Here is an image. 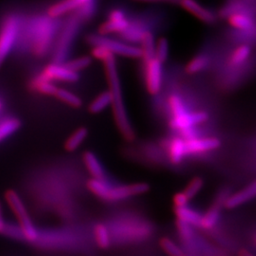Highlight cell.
<instances>
[{"instance_id": "obj_35", "label": "cell", "mask_w": 256, "mask_h": 256, "mask_svg": "<svg viewBox=\"0 0 256 256\" xmlns=\"http://www.w3.org/2000/svg\"><path fill=\"white\" fill-rule=\"evenodd\" d=\"M204 186V180L202 178H194L190 183L187 185V187L184 190V194L187 196L189 200L194 198L200 192L202 191Z\"/></svg>"}, {"instance_id": "obj_27", "label": "cell", "mask_w": 256, "mask_h": 256, "mask_svg": "<svg viewBox=\"0 0 256 256\" xmlns=\"http://www.w3.org/2000/svg\"><path fill=\"white\" fill-rule=\"evenodd\" d=\"M55 98H57L59 101L63 102L66 104L74 108H80L82 106V102L80 97H78L76 94L72 93L64 88H59L55 93Z\"/></svg>"}, {"instance_id": "obj_20", "label": "cell", "mask_w": 256, "mask_h": 256, "mask_svg": "<svg viewBox=\"0 0 256 256\" xmlns=\"http://www.w3.org/2000/svg\"><path fill=\"white\" fill-rule=\"evenodd\" d=\"M140 44L142 46L140 48L142 52V58L144 59V62L155 58L156 42L155 36L151 32L147 30L146 32L144 34Z\"/></svg>"}, {"instance_id": "obj_36", "label": "cell", "mask_w": 256, "mask_h": 256, "mask_svg": "<svg viewBox=\"0 0 256 256\" xmlns=\"http://www.w3.org/2000/svg\"><path fill=\"white\" fill-rule=\"evenodd\" d=\"M169 106L173 113V117H178L188 112L182 99L180 96L174 94L170 96L169 98Z\"/></svg>"}, {"instance_id": "obj_3", "label": "cell", "mask_w": 256, "mask_h": 256, "mask_svg": "<svg viewBox=\"0 0 256 256\" xmlns=\"http://www.w3.org/2000/svg\"><path fill=\"white\" fill-rule=\"evenodd\" d=\"M5 198L9 204L10 210H12L16 218H18V226L24 234L25 241L30 243L36 242L39 234L18 194L14 190H8L5 194Z\"/></svg>"}, {"instance_id": "obj_22", "label": "cell", "mask_w": 256, "mask_h": 256, "mask_svg": "<svg viewBox=\"0 0 256 256\" xmlns=\"http://www.w3.org/2000/svg\"><path fill=\"white\" fill-rule=\"evenodd\" d=\"M220 212H221V206L214 203L212 208H210L208 212L202 216L200 228L204 230L214 229L220 221Z\"/></svg>"}, {"instance_id": "obj_29", "label": "cell", "mask_w": 256, "mask_h": 256, "mask_svg": "<svg viewBox=\"0 0 256 256\" xmlns=\"http://www.w3.org/2000/svg\"><path fill=\"white\" fill-rule=\"evenodd\" d=\"M94 234H95L96 242L99 247L102 250H106L110 247L111 238H110V232L104 224H98L95 227Z\"/></svg>"}, {"instance_id": "obj_10", "label": "cell", "mask_w": 256, "mask_h": 256, "mask_svg": "<svg viewBox=\"0 0 256 256\" xmlns=\"http://www.w3.org/2000/svg\"><path fill=\"white\" fill-rule=\"evenodd\" d=\"M209 120V115L207 112L198 111L190 113L187 112L178 117H173L170 122V126L174 130L182 131L186 128H194L200 124H203Z\"/></svg>"}, {"instance_id": "obj_13", "label": "cell", "mask_w": 256, "mask_h": 256, "mask_svg": "<svg viewBox=\"0 0 256 256\" xmlns=\"http://www.w3.org/2000/svg\"><path fill=\"white\" fill-rule=\"evenodd\" d=\"M256 182H252L248 185L247 187L244 188L242 191L230 196L225 202L224 206L229 210L236 209L238 207L242 206L243 204L254 200V198L256 196Z\"/></svg>"}, {"instance_id": "obj_19", "label": "cell", "mask_w": 256, "mask_h": 256, "mask_svg": "<svg viewBox=\"0 0 256 256\" xmlns=\"http://www.w3.org/2000/svg\"><path fill=\"white\" fill-rule=\"evenodd\" d=\"M174 212H176L178 220H180L191 226H196V227L200 226L202 214L200 212H198L196 210L189 208L188 206L182 207V208H176Z\"/></svg>"}, {"instance_id": "obj_6", "label": "cell", "mask_w": 256, "mask_h": 256, "mask_svg": "<svg viewBox=\"0 0 256 256\" xmlns=\"http://www.w3.org/2000/svg\"><path fill=\"white\" fill-rule=\"evenodd\" d=\"M80 25L81 21L76 16L70 18L68 21L55 48L54 63L64 64L66 62L72 46L74 39L79 32Z\"/></svg>"}, {"instance_id": "obj_44", "label": "cell", "mask_w": 256, "mask_h": 256, "mask_svg": "<svg viewBox=\"0 0 256 256\" xmlns=\"http://www.w3.org/2000/svg\"><path fill=\"white\" fill-rule=\"evenodd\" d=\"M6 227V226H5ZM5 227H3V226H0V234H3V232H4V230H5Z\"/></svg>"}, {"instance_id": "obj_28", "label": "cell", "mask_w": 256, "mask_h": 256, "mask_svg": "<svg viewBox=\"0 0 256 256\" xmlns=\"http://www.w3.org/2000/svg\"><path fill=\"white\" fill-rule=\"evenodd\" d=\"M210 64V59L206 55H198L189 62L186 66V72L189 74H200L206 70Z\"/></svg>"}, {"instance_id": "obj_15", "label": "cell", "mask_w": 256, "mask_h": 256, "mask_svg": "<svg viewBox=\"0 0 256 256\" xmlns=\"http://www.w3.org/2000/svg\"><path fill=\"white\" fill-rule=\"evenodd\" d=\"M84 164L95 180H104V169L94 153L88 151L84 154Z\"/></svg>"}, {"instance_id": "obj_31", "label": "cell", "mask_w": 256, "mask_h": 256, "mask_svg": "<svg viewBox=\"0 0 256 256\" xmlns=\"http://www.w3.org/2000/svg\"><path fill=\"white\" fill-rule=\"evenodd\" d=\"M96 0H88L86 2H84L82 4L78 9L76 10L77 14H76V18L79 19L81 22L82 20H90L95 14L96 10Z\"/></svg>"}, {"instance_id": "obj_26", "label": "cell", "mask_w": 256, "mask_h": 256, "mask_svg": "<svg viewBox=\"0 0 256 256\" xmlns=\"http://www.w3.org/2000/svg\"><path fill=\"white\" fill-rule=\"evenodd\" d=\"M146 28L140 24L130 23L128 28L122 32V36L124 40L130 43H140L144 34L146 32Z\"/></svg>"}, {"instance_id": "obj_23", "label": "cell", "mask_w": 256, "mask_h": 256, "mask_svg": "<svg viewBox=\"0 0 256 256\" xmlns=\"http://www.w3.org/2000/svg\"><path fill=\"white\" fill-rule=\"evenodd\" d=\"M88 128H81L77 129L66 142L64 149L70 153L76 151L79 147L82 146V142L88 138Z\"/></svg>"}, {"instance_id": "obj_34", "label": "cell", "mask_w": 256, "mask_h": 256, "mask_svg": "<svg viewBox=\"0 0 256 256\" xmlns=\"http://www.w3.org/2000/svg\"><path fill=\"white\" fill-rule=\"evenodd\" d=\"M169 57V42L166 38H160L156 44L155 58L162 64L165 63Z\"/></svg>"}, {"instance_id": "obj_25", "label": "cell", "mask_w": 256, "mask_h": 256, "mask_svg": "<svg viewBox=\"0 0 256 256\" xmlns=\"http://www.w3.org/2000/svg\"><path fill=\"white\" fill-rule=\"evenodd\" d=\"M230 25L239 30H252L254 24L252 19L244 14H234L230 16Z\"/></svg>"}, {"instance_id": "obj_14", "label": "cell", "mask_w": 256, "mask_h": 256, "mask_svg": "<svg viewBox=\"0 0 256 256\" xmlns=\"http://www.w3.org/2000/svg\"><path fill=\"white\" fill-rule=\"evenodd\" d=\"M88 0H63L52 5L48 10V16L50 18H58L70 12L78 9Z\"/></svg>"}, {"instance_id": "obj_39", "label": "cell", "mask_w": 256, "mask_h": 256, "mask_svg": "<svg viewBox=\"0 0 256 256\" xmlns=\"http://www.w3.org/2000/svg\"><path fill=\"white\" fill-rule=\"evenodd\" d=\"M3 236H7V238L14 239V240H19V241H25L24 234L22 232V230L20 229V227H14V225H10L8 223H6V227L4 230Z\"/></svg>"}, {"instance_id": "obj_17", "label": "cell", "mask_w": 256, "mask_h": 256, "mask_svg": "<svg viewBox=\"0 0 256 256\" xmlns=\"http://www.w3.org/2000/svg\"><path fill=\"white\" fill-rule=\"evenodd\" d=\"M168 155L170 162L174 165L180 164L186 156L185 140L182 138H174L168 147Z\"/></svg>"}, {"instance_id": "obj_38", "label": "cell", "mask_w": 256, "mask_h": 256, "mask_svg": "<svg viewBox=\"0 0 256 256\" xmlns=\"http://www.w3.org/2000/svg\"><path fill=\"white\" fill-rule=\"evenodd\" d=\"M176 227H178V230L180 232V236H182L183 240L191 241L194 238V230H192L191 225H189L185 222H182L180 220H178Z\"/></svg>"}, {"instance_id": "obj_46", "label": "cell", "mask_w": 256, "mask_h": 256, "mask_svg": "<svg viewBox=\"0 0 256 256\" xmlns=\"http://www.w3.org/2000/svg\"></svg>"}, {"instance_id": "obj_2", "label": "cell", "mask_w": 256, "mask_h": 256, "mask_svg": "<svg viewBox=\"0 0 256 256\" xmlns=\"http://www.w3.org/2000/svg\"><path fill=\"white\" fill-rule=\"evenodd\" d=\"M50 16L46 18H38L30 27L32 48L37 56H44L50 50L52 39L54 37L56 24Z\"/></svg>"}, {"instance_id": "obj_37", "label": "cell", "mask_w": 256, "mask_h": 256, "mask_svg": "<svg viewBox=\"0 0 256 256\" xmlns=\"http://www.w3.org/2000/svg\"><path fill=\"white\" fill-rule=\"evenodd\" d=\"M160 246L169 256H184L185 254L174 242L169 238H162L160 240Z\"/></svg>"}, {"instance_id": "obj_11", "label": "cell", "mask_w": 256, "mask_h": 256, "mask_svg": "<svg viewBox=\"0 0 256 256\" xmlns=\"http://www.w3.org/2000/svg\"><path fill=\"white\" fill-rule=\"evenodd\" d=\"M221 146L220 140L209 138H192L185 140L186 155H198L216 150Z\"/></svg>"}, {"instance_id": "obj_42", "label": "cell", "mask_w": 256, "mask_h": 256, "mask_svg": "<svg viewBox=\"0 0 256 256\" xmlns=\"http://www.w3.org/2000/svg\"><path fill=\"white\" fill-rule=\"evenodd\" d=\"M0 226H3V227L6 226V222H5V218H4V214H3V206H2L1 202H0Z\"/></svg>"}, {"instance_id": "obj_7", "label": "cell", "mask_w": 256, "mask_h": 256, "mask_svg": "<svg viewBox=\"0 0 256 256\" xmlns=\"http://www.w3.org/2000/svg\"><path fill=\"white\" fill-rule=\"evenodd\" d=\"M150 186L146 183H136L129 185H120L116 187H108L106 196V202H122L128 198L144 194L149 192Z\"/></svg>"}, {"instance_id": "obj_40", "label": "cell", "mask_w": 256, "mask_h": 256, "mask_svg": "<svg viewBox=\"0 0 256 256\" xmlns=\"http://www.w3.org/2000/svg\"><path fill=\"white\" fill-rule=\"evenodd\" d=\"M189 200L187 196L184 194V192H178L174 196V205L176 208H182L188 205Z\"/></svg>"}, {"instance_id": "obj_9", "label": "cell", "mask_w": 256, "mask_h": 256, "mask_svg": "<svg viewBox=\"0 0 256 256\" xmlns=\"http://www.w3.org/2000/svg\"><path fill=\"white\" fill-rule=\"evenodd\" d=\"M42 75L52 82H76L80 80V74L68 68L64 64H48L44 68Z\"/></svg>"}, {"instance_id": "obj_30", "label": "cell", "mask_w": 256, "mask_h": 256, "mask_svg": "<svg viewBox=\"0 0 256 256\" xmlns=\"http://www.w3.org/2000/svg\"><path fill=\"white\" fill-rule=\"evenodd\" d=\"M252 54V48L247 45L238 46V48L234 52V54L230 56V64L234 66H238L244 64Z\"/></svg>"}, {"instance_id": "obj_5", "label": "cell", "mask_w": 256, "mask_h": 256, "mask_svg": "<svg viewBox=\"0 0 256 256\" xmlns=\"http://www.w3.org/2000/svg\"><path fill=\"white\" fill-rule=\"evenodd\" d=\"M18 16H8L0 28V68L5 63L18 40L20 32Z\"/></svg>"}, {"instance_id": "obj_33", "label": "cell", "mask_w": 256, "mask_h": 256, "mask_svg": "<svg viewBox=\"0 0 256 256\" xmlns=\"http://www.w3.org/2000/svg\"><path fill=\"white\" fill-rule=\"evenodd\" d=\"M64 64L70 70L79 74L80 72L86 70L92 64V59L90 56H82Z\"/></svg>"}, {"instance_id": "obj_12", "label": "cell", "mask_w": 256, "mask_h": 256, "mask_svg": "<svg viewBox=\"0 0 256 256\" xmlns=\"http://www.w3.org/2000/svg\"><path fill=\"white\" fill-rule=\"evenodd\" d=\"M180 4L183 9L186 10L194 16L206 24H214L216 21V16L210 10L206 9L196 0H180Z\"/></svg>"}, {"instance_id": "obj_18", "label": "cell", "mask_w": 256, "mask_h": 256, "mask_svg": "<svg viewBox=\"0 0 256 256\" xmlns=\"http://www.w3.org/2000/svg\"><path fill=\"white\" fill-rule=\"evenodd\" d=\"M130 24L128 18L110 19L104 22L99 28V34L108 36L111 34H122L124 32Z\"/></svg>"}, {"instance_id": "obj_21", "label": "cell", "mask_w": 256, "mask_h": 256, "mask_svg": "<svg viewBox=\"0 0 256 256\" xmlns=\"http://www.w3.org/2000/svg\"><path fill=\"white\" fill-rule=\"evenodd\" d=\"M22 126V122L18 118H8L0 122V142L16 134Z\"/></svg>"}, {"instance_id": "obj_41", "label": "cell", "mask_w": 256, "mask_h": 256, "mask_svg": "<svg viewBox=\"0 0 256 256\" xmlns=\"http://www.w3.org/2000/svg\"><path fill=\"white\" fill-rule=\"evenodd\" d=\"M140 3H150V4H180V0H134Z\"/></svg>"}, {"instance_id": "obj_1", "label": "cell", "mask_w": 256, "mask_h": 256, "mask_svg": "<svg viewBox=\"0 0 256 256\" xmlns=\"http://www.w3.org/2000/svg\"><path fill=\"white\" fill-rule=\"evenodd\" d=\"M102 62L104 64L108 81L110 84V92L112 97V106L116 124L124 138L129 142H132L135 138V132L133 130L126 110L119 72L117 68L116 57L114 54H110Z\"/></svg>"}, {"instance_id": "obj_45", "label": "cell", "mask_w": 256, "mask_h": 256, "mask_svg": "<svg viewBox=\"0 0 256 256\" xmlns=\"http://www.w3.org/2000/svg\"><path fill=\"white\" fill-rule=\"evenodd\" d=\"M2 110H3V102L0 100V111Z\"/></svg>"}, {"instance_id": "obj_4", "label": "cell", "mask_w": 256, "mask_h": 256, "mask_svg": "<svg viewBox=\"0 0 256 256\" xmlns=\"http://www.w3.org/2000/svg\"><path fill=\"white\" fill-rule=\"evenodd\" d=\"M86 42L92 46H102L110 50L112 54L128 58H142V52L138 46L126 42L115 40L102 34H90L86 37Z\"/></svg>"}, {"instance_id": "obj_32", "label": "cell", "mask_w": 256, "mask_h": 256, "mask_svg": "<svg viewBox=\"0 0 256 256\" xmlns=\"http://www.w3.org/2000/svg\"><path fill=\"white\" fill-rule=\"evenodd\" d=\"M90 191L96 196L97 198H101V200H106V194L110 185L106 182H104V180H95L92 178V180H90V182L88 184Z\"/></svg>"}, {"instance_id": "obj_8", "label": "cell", "mask_w": 256, "mask_h": 256, "mask_svg": "<svg viewBox=\"0 0 256 256\" xmlns=\"http://www.w3.org/2000/svg\"><path fill=\"white\" fill-rule=\"evenodd\" d=\"M146 82L151 95L160 93L162 86V64L156 58L146 62Z\"/></svg>"}, {"instance_id": "obj_24", "label": "cell", "mask_w": 256, "mask_h": 256, "mask_svg": "<svg viewBox=\"0 0 256 256\" xmlns=\"http://www.w3.org/2000/svg\"><path fill=\"white\" fill-rule=\"evenodd\" d=\"M112 104V97L110 92H104L98 95L90 106V111L92 114H99L108 108Z\"/></svg>"}, {"instance_id": "obj_16", "label": "cell", "mask_w": 256, "mask_h": 256, "mask_svg": "<svg viewBox=\"0 0 256 256\" xmlns=\"http://www.w3.org/2000/svg\"><path fill=\"white\" fill-rule=\"evenodd\" d=\"M30 90L42 95L46 96H54L58 88L54 82L46 79L42 74L36 76L30 82Z\"/></svg>"}, {"instance_id": "obj_43", "label": "cell", "mask_w": 256, "mask_h": 256, "mask_svg": "<svg viewBox=\"0 0 256 256\" xmlns=\"http://www.w3.org/2000/svg\"><path fill=\"white\" fill-rule=\"evenodd\" d=\"M239 256H254L252 254H250V252H248L246 250H241L240 252V254H239Z\"/></svg>"}]
</instances>
